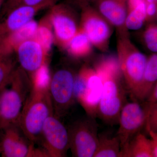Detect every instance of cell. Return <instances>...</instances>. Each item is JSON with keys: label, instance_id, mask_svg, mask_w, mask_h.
<instances>
[{"label": "cell", "instance_id": "obj_17", "mask_svg": "<svg viewBox=\"0 0 157 157\" xmlns=\"http://www.w3.org/2000/svg\"><path fill=\"white\" fill-rule=\"evenodd\" d=\"M157 82V53L152 55L147 58L143 77L136 101L144 102Z\"/></svg>", "mask_w": 157, "mask_h": 157}, {"label": "cell", "instance_id": "obj_26", "mask_svg": "<svg viewBox=\"0 0 157 157\" xmlns=\"http://www.w3.org/2000/svg\"><path fill=\"white\" fill-rule=\"evenodd\" d=\"M157 102V82L153 88L149 96L146 99V101L144 102L145 107L147 109V113L149 109L155 104Z\"/></svg>", "mask_w": 157, "mask_h": 157}, {"label": "cell", "instance_id": "obj_20", "mask_svg": "<svg viewBox=\"0 0 157 157\" xmlns=\"http://www.w3.org/2000/svg\"><path fill=\"white\" fill-rule=\"evenodd\" d=\"M39 25L34 20L9 35L8 42L13 47H16L21 42L33 39L36 34Z\"/></svg>", "mask_w": 157, "mask_h": 157}, {"label": "cell", "instance_id": "obj_10", "mask_svg": "<svg viewBox=\"0 0 157 157\" xmlns=\"http://www.w3.org/2000/svg\"><path fill=\"white\" fill-rule=\"evenodd\" d=\"M81 9L80 29L87 35L93 45L101 51H107L111 35V24L91 5Z\"/></svg>", "mask_w": 157, "mask_h": 157}, {"label": "cell", "instance_id": "obj_29", "mask_svg": "<svg viewBox=\"0 0 157 157\" xmlns=\"http://www.w3.org/2000/svg\"><path fill=\"white\" fill-rule=\"evenodd\" d=\"M97 1L98 0H68V4L77 6L81 9L85 6L91 5Z\"/></svg>", "mask_w": 157, "mask_h": 157}, {"label": "cell", "instance_id": "obj_4", "mask_svg": "<svg viewBox=\"0 0 157 157\" xmlns=\"http://www.w3.org/2000/svg\"><path fill=\"white\" fill-rule=\"evenodd\" d=\"M117 60L128 93L135 100L147 58L132 43L129 36H118Z\"/></svg>", "mask_w": 157, "mask_h": 157}, {"label": "cell", "instance_id": "obj_14", "mask_svg": "<svg viewBox=\"0 0 157 157\" xmlns=\"http://www.w3.org/2000/svg\"><path fill=\"white\" fill-rule=\"evenodd\" d=\"M96 9L117 31L118 36H129L125 25L128 0H98Z\"/></svg>", "mask_w": 157, "mask_h": 157}, {"label": "cell", "instance_id": "obj_28", "mask_svg": "<svg viewBox=\"0 0 157 157\" xmlns=\"http://www.w3.org/2000/svg\"><path fill=\"white\" fill-rule=\"evenodd\" d=\"M47 0H14V9L21 6H36L41 5Z\"/></svg>", "mask_w": 157, "mask_h": 157}, {"label": "cell", "instance_id": "obj_27", "mask_svg": "<svg viewBox=\"0 0 157 157\" xmlns=\"http://www.w3.org/2000/svg\"><path fill=\"white\" fill-rule=\"evenodd\" d=\"M157 14V3L146 4V21L152 19Z\"/></svg>", "mask_w": 157, "mask_h": 157}, {"label": "cell", "instance_id": "obj_12", "mask_svg": "<svg viewBox=\"0 0 157 157\" xmlns=\"http://www.w3.org/2000/svg\"><path fill=\"white\" fill-rule=\"evenodd\" d=\"M56 4L51 7V21L58 42L67 47L79 29L73 9L69 4Z\"/></svg>", "mask_w": 157, "mask_h": 157}, {"label": "cell", "instance_id": "obj_5", "mask_svg": "<svg viewBox=\"0 0 157 157\" xmlns=\"http://www.w3.org/2000/svg\"><path fill=\"white\" fill-rule=\"evenodd\" d=\"M76 75L72 70L62 67L49 77L48 90L53 114L61 119L67 114L75 100L74 84Z\"/></svg>", "mask_w": 157, "mask_h": 157}, {"label": "cell", "instance_id": "obj_30", "mask_svg": "<svg viewBox=\"0 0 157 157\" xmlns=\"http://www.w3.org/2000/svg\"><path fill=\"white\" fill-rule=\"evenodd\" d=\"M151 137L153 157H157V133L148 130L147 131Z\"/></svg>", "mask_w": 157, "mask_h": 157}, {"label": "cell", "instance_id": "obj_1", "mask_svg": "<svg viewBox=\"0 0 157 157\" xmlns=\"http://www.w3.org/2000/svg\"><path fill=\"white\" fill-rule=\"evenodd\" d=\"M94 68L103 83L98 117L107 124H117L121 111L128 101L127 96L128 94L117 59L113 57L103 59Z\"/></svg>", "mask_w": 157, "mask_h": 157}, {"label": "cell", "instance_id": "obj_9", "mask_svg": "<svg viewBox=\"0 0 157 157\" xmlns=\"http://www.w3.org/2000/svg\"><path fill=\"white\" fill-rule=\"evenodd\" d=\"M60 119L52 114L43 126L39 144L46 157H67L70 149L69 133Z\"/></svg>", "mask_w": 157, "mask_h": 157}, {"label": "cell", "instance_id": "obj_6", "mask_svg": "<svg viewBox=\"0 0 157 157\" xmlns=\"http://www.w3.org/2000/svg\"><path fill=\"white\" fill-rule=\"evenodd\" d=\"M96 119L86 114L67 128L70 149L73 157H94L98 141Z\"/></svg>", "mask_w": 157, "mask_h": 157}, {"label": "cell", "instance_id": "obj_32", "mask_svg": "<svg viewBox=\"0 0 157 157\" xmlns=\"http://www.w3.org/2000/svg\"><path fill=\"white\" fill-rule=\"evenodd\" d=\"M0 153L1 154V148H0Z\"/></svg>", "mask_w": 157, "mask_h": 157}, {"label": "cell", "instance_id": "obj_25", "mask_svg": "<svg viewBox=\"0 0 157 157\" xmlns=\"http://www.w3.org/2000/svg\"><path fill=\"white\" fill-rule=\"evenodd\" d=\"M145 128L147 131L151 130L157 133V102L148 111Z\"/></svg>", "mask_w": 157, "mask_h": 157}, {"label": "cell", "instance_id": "obj_15", "mask_svg": "<svg viewBox=\"0 0 157 157\" xmlns=\"http://www.w3.org/2000/svg\"><path fill=\"white\" fill-rule=\"evenodd\" d=\"M58 0H47L36 6H24L14 8L1 29V33L11 34L33 20L35 15L42 9L51 7Z\"/></svg>", "mask_w": 157, "mask_h": 157}, {"label": "cell", "instance_id": "obj_13", "mask_svg": "<svg viewBox=\"0 0 157 157\" xmlns=\"http://www.w3.org/2000/svg\"><path fill=\"white\" fill-rule=\"evenodd\" d=\"M16 48L20 67L27 73L33 82L36 73L45 65L46 52L34 38L21 42Z\"/></svg>", "mask_w": 157, "mask_h": 157}, {"label": "cell", "instance_id": "obj_23", "mask_svg": "<svg viewBox=\"0 0 157 157\" xmlns=\"http://www.w3.org/2000/svg\"><path fill=\"white\" fill-rule=\"evenodd\" d=\"M144 39L149 50L157 53V25L151 24L144 33Z\"/></svg>", "mask_w": 157, "mask_h": 157}, {"label": "cell", "instance_id": "obj_8", "mask_svg": "<svg viewBox=\"0 0 157 157\" xmlns=\"http://www.w3.org/2000/svg\"><path fill=\"white\" fill-rule=\"evenodd\" d=\"M29 140L18 124L0 130V148L3 157H46Z\"/></svg>", "mask_w": 157, "mask_h": 157}, {"label": "cell", "instance_id": "obj_7", "mask_svg": "<svg viewBox=\"0 0 157 157\" xmlns=\"http://www.w3.org/2000/svg\"><path fill=\"white\" fill-rule=\"evenodd\" d=\"M102 90V79L94 68L84 67L76 75L74 97L84 108L87 115L95 118L98 117Z\"/></svg>", "mask_w": 157, "mask_h": 157}, {"label": "cell", "instance_id": "obj_3", "mask_svg": "<svg viewBox=\"0 0 157 157\" xmlns=\"http://www.w3.org/2000/svg\"><path fill=\"white\" fill-rule=\"evenodd\" d=\"M33 86L27 73L20 67L10 82L0 90V130L18 123Z\"/></svg>", "mask_w": 157, "mask_h": 157}, {"label": "cell", "instance_id": "obj_33", "mask_svg": "<svg viewBox=\"0 0 157 157\" xmlns=\"http://www.w3.org/2000/svg\"></svg>", "mask_w": 157, "mask_h": 157}, {"label": "cell", "instance_id": "obj_2", "mask_svg": "<svg viewBox=\"0 0 157 157\" xmlns=\"http://www.w3.org/2000/svg\"><path fill=\"white\" fill-rule=\"evenodd\" d=\"M48 81L35 80L17 124L34 144H39L45 121L53 114L48 90Z\"/></svg>", "mask_w": 157, "mask_h": 157}, {"label": "cell", "instance_id": "obj_24", "mask_svg": "<svg viewBox=\"0 0 157 157\" xmlns=\"http://www.w3.org/2000/svg\"><path fill=\"white\" fill-rule=\"evenodd\" d=\"M34 38L37 39L43 46L45 51H48L51 46L53 37L48 28L45 25H39Z\"/></svg>", "mask_w": 157, "mask_h": 157}, {"label": "cell", "instance_id": "obj_19", "mask_svg": "<svg viewBox=\"0 0 157 157\" xmlns=\"http://www.w3.org/2000/svg\"><path fill=\"white\" fill-rule=\"evenodd\" d=\"M92 44L86 34L79 29L67 45L69 53L75 57H83L91 52Z\"/></svg>", "mask_w": 157, "mask_h": 157}, {"label": "cell", "instance_id": "obj_31", "mask_svg": "<svg viewBox=\"0 0 157 157\" xmlns=\"http://www.w3.org/2000/svg\"><path fill=\"white\" fill-rule=\"evenodd\" d=\"M146 4L153 2L157 3V0H146Z\"/></svg>", "mask_w": 157, "mask_h": 157}, {"label": "cell", "instance_id": "obj_16", "mask_svg": "<svg viewBox=\"0 0 157 157\" xmlns=\"http://www.w3.org/2000/svg\"><path fill=\"white\" fill-rule=\"evenodd\" d=\"M120 157H153L151 140L139 132L121 148Z\"/></svg>", "mask_w": 157, "mask_h": 157}, {"label": "cell", "instance_id": "obj_18", "mask_svg": "<svg viewBox=\"0 0 157 157\" xmlns=\"http://www.w3.org/2000/svg\"><path fill=\"white\" fill-rule=\"evenodd\" d=\"M121 144L117 136L98 134V147L94 157H120Z\"/></svg>", "mask_w": 157, "mask_h": 157}, {"label": "cell", "instance_id": "obj_21", "mask_svg": "<svg viewBox=\"0 0 157 157\" xmlns=\"http://www.w3.org/2000/svg\"><path fill=\"white\" fill-rule=\"evenodd\" d=\"M146 3L137 5L128 11L125 25L128 30H137L146 21Z\"/></svg>", "mask_w": 157, "mask_h": 157}, {"label": "cell", "instance_id": "obj_22", "mask_svg": "<svg viewBox=\"0 0 157 157\" xmlns=\"http://www.w3.org/2000/svg\"><path fill=\"white\" fill-rule=\"evenodd\" d=\"M14 63L6 57L0 56V90L10 82L16 70Z\"/></svg>", "mask_w": 157, "mask_h": 157}, {"label": "cell", "instance_id": "obj_11", "mask_svg": "<svg viewBox=\"0 0 157 157\" xmlns=\"http://www.w3.org/2000/svg\"><path fill=\"white\" fill-rule=\"evenodd\" d=\"M141 103L136 100L127 101L121 111L118 121L119 128L116 135L120 142L121 148L145 125L147 109L144 103Z\"/></svg>", "mask_w": 157, "mask_h": 157}]
</instances>
